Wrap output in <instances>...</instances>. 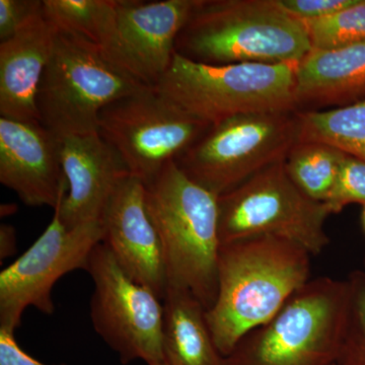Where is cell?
Wrapping results in <instances>:
<instances>
[{
  "label": "cell",
  "instance_id": "cell-1",
  "mask_svg": "<svg viewBox=\"0 0 365 365\" xmlns=\"http://www.w3.org/2000/svg\"><path fill=\"white\" fill-rule=\"evenodd\" d=\"M311 257L299 245L279 237H252L222 245L217 297L205 316L223 359L246 334L267 323L311 280Z\"/></svg>",
  "mask_w": 365,
  "mask_h": 365
},
{
  "label": "cell",
  "instance_id": "cell-2",
  "mask_svg": "<svg viewBox=\"0 0 365 365\" xmlns=\"http://www.w3.org/2000/svg\"><path fill=\"white\" fill-rule=\"evenodd\" d=\"M312 51L304 23L276 0H197L176 44L200 63H299Z\"/></svg>",
  "mask_w": 365,
  "mask_h": 365
},
{
  "label": "cell",
  "instance_id": "cell-3",
  "mask_svg": "<svg viewBox=\"0 0 365 365\" xmlns=\"http://www.w3.org/2000/svg\"><path fill=\"white\" fill-rule=\"evenodd\" d=\"M146 187V205L162 242L168 287L187 290L206 311L218 290V196L170 162Z\"/></svg>",
  "mask_w": 365,
  "mask_h": 365
},
{
  "label": "cell",
  "instance_id": "cell-4",
  "mask_svg": "<svg viewBox=\"0 0 365 365\" xmlns=\"http://www.w3.org/2000/svg\"><path fill=\"white\" fill-rule=\"evenodd\" d=\"M348 309L347 279H311L267 323L246 334L225 365L337 364Z\"/></svg>",
  "mask_w": 365,
  "mask_h": 365
},
{
  "label": "cell",
  "instance_id": "cell-5",
  "mask_svg": "<svg viewBox=\"0 0 365 365\" xmlns=\"http://www.w3.org/2000/svg\"><path fill=\"white\" fill-rule=\"evenodd\" d=\"M297 64L212 66L176 53L155 88L182 111L215 125L240 115L292 112Z\"/></svg>",
  "mask_w": 365,
  "mask_h": 365
},
{
  "label": "cell",
  "instance_id": "cell-6",
  "mask_svg": "<svg viewBox=\"0 0 365 365\" xmlns=\"http://www.w3.org/2000/svg\"><path fill=\"white\" fill-rule=\"evenodd\" d=\"M145 86L106 58L97 45L57 32L38 93L40 123L58 139L98 133L105 108Z\"/></svg>",
  "mask_w": 365,
  "mask_h": 365
},
{
  "label": "cell",
  "instance_id": "cell-7",
  "mask_svg": "<svg viewBox=\"0 0 365 365\" xmlns=\"http://www.w3.org/2000/svg\"><path fill=\"white\" fill-rule=\"evenodd\" d=\"M284 160L218 197L222 245L274 237L295 242L317 256L330 244L325 228L331 215L328 208L292 182Z\"/></svg>",
  "mask_w": 365,
  "mask_h": 365
},
{
  "label": "cell",
  "instance_id": "cell-8",
  "mask_svg": "<svg viewBox=\"0 0 365 365\" xmlns=\"http://www.w3.org/2000/svg\"><path fill=\"white\" fill-rule=\"evenodd\" d=\"M297 141L299 118L292 112L240 115L211 125L176 163L190 179L220 197L284 160Z\"/></svg>",
  "mask_w": 365,
  "mask_h": 365
},
{
  "label": "cell",
  "instance_id": "cell-9",
  "mask_svg": "<svg viewBox=\"0 0 365 365\" xmlns=\"http://www.w3.org/2000/svg\"><path fill=\"white\" fill-rule=\"evenodd\" d=\"M210 126L182 111L155 86L117 100L98 117L100 135L116 151L129 175L145 186Z\"/></svg>",
  "mask_w": 365,
  "mask_h": 365
},
{
  "label": "cell",
  "instance_id": "cell-10",
  "mask_svg": "<svg viewBox=\"0 0 365 365\" xmlns=\"http://www.w3.org/2000/svg\"><path fill=\"white\" fill-rule=\"evenodd\" d=\"M86 271L93 283V329L119 355L121 364L137 359L148 365L165 361L163 300L129 278L103 242L91 252Z\"/></svg>",
  "mask_w": 365,
  "mask_h": 365
},
{
  "label": "cell",
  "instance_id": "cell-11",
  "mask_svg": "<svg viewBox=\"0 0 365 365\" xmlns=\"http://www.w3.org/2000/svg\"><path fill=\"white\" fill-rule=\"evenodd\" d=\"M104 235L103 220L68 228L54 211L42 235L0 273V329L14 332L28 307L47 316L54 314L55 284L72 271L86 270Z\"/></svg>",
  "mask_w": 365,
  "mask_h": 365
},
{
  "label": "cell",
  "instance_id": "cell-12",
  "mask_svg": "<svg viewBox=\"0 0 365 365\" xmlns=\"http://www.w3.org/2000/svg\"><path fill=\"white\" fill-rule=\"evenodd\" d=\"M196 1L117 0L116 25L103 54L141 85L157 86Z\"/></svg>",
  "mask_w": 365,
  "mask_h": 365
},
{
  "label": "cell",
  "instance_id": "cell-13",
  "mask_svg": "<svg viewBox=\"0 0 365 365\" xmlns=\"http://www.w3.org/2000/svg\"><path fill=\"white\" fill-rule=\"evenodd\" d=\"M103 242L126 275L165 299L167 271L162 242L146 205V187L126 176L118 185L104 216Z\"/></svg>",
  "mask_w": 365,
  "mask_h": 365
},
{
  "label": "cell",
  "instance_id": "cell-14",
  "mask_svg": "<svg viewBox=\"0 0 365 365\" xmlns=\"http://www.w3.org/2000/svg\"><path fill=\"white\" fill-rule=\"evenodd\" d=\"M0 182L26 205L56 207L67 193L59 139L41 123L0 118Z\"/></svg>",
  "mask_w": 365,
  "mask_h": 365
},
{
  "label": "cell",
  "instance_id": "cell-15",
  "mask_svg": "<svg viewBox=\"0 0 365 365\" xmlns=\"http://www.w3.org/2000/svg\"><path fill=\"white\" fill-rule=\"evenodd\" d=\"M60 163L67 193L54 208L66 227L103 220L106 208L128 170L114 148L100 135L59 139Z\"/></svg>",
  "mask_w": 365,
  "mask_h": 365
},
{
  "label": "cell",
  "instance_id": "cell-16",
  "mask_svg": "<svg viewBox=\"0 0 365 365\" xmlns=\"http://www.w3.org/2000/svg\"><path fill=\"white\" fill-rule=\"evenodd\" d=\"M57 31L42 7L11 39L0 43V115L40 123L37 98Z\"/></svg>",
  "mask_w": 365,
  "mask_h": 365
},
{
  "label": "cell",
  "instance_id": "cell-17",
  "mask_svg": "<svg viewBox=\"0 0 365 365\" xmlns=\"http://www.w3.org/2000/svg\"><path fill=\"white\" fill-rule=\"evenodd\" d=\"M365 95V42L312 50L297 64V106L343 105Z\"/></svg>",
  "mask_w": 365,
  "mask_h": 365
},
{
  "label": "cell",
  "instance_id": "cell-18",
  "mask_svg": "<svg viewBox=\"0 0 365 365\" xmlns=\"http://www.w3.org/2000/svg\"><path fill=\"white\" fill-rule=\"evenodd\" d=\"M163 304V349L169 365H225L206 309L189 292L168 287Z\"/></svg>",
  "mask_w": 365,
  "mask_h": 365
},
{
  "label": "cell",
  "instance_id": "cell-19",
  "mask_svg": "<svg viewBox=\"0 0 365 365\" xmlns=\"http://www.w3.org/2000/svg\"><path fill=\"white\" fill-rule=\"evenodd\" d=\"M299 141H316L365 163V100L297 114Z\"/></svg>",
  "mask_w": 365,
  "mask_h": 365
},
{
  "label": "cell",
  "instance_id": "cell-20",
  "mask_svg": "<svg viewBox=\"0 0 365 365\" xmlns=\"http://www.w3.org/2000/svg\"><path fill=\"white\" fill-rule=\"evenodd\" d=\"M42 14L57 32L79 36L102 50L114 32L117 0H42Z\"/></svg>",
  "mask_w": 365,
  "mask_h": 365
},
{
  "label": "cell",
  "instance_id": "cell-21",
  "mask_svg": "<svg viewBox=\"0 0 365 365\" xmlns=\"http://www.w3.org/2000/svg\"><path fill=\"white\" fill-rule=\"evenodd\" d=\"M345 157L344 153L328 144L297 141L285 158V170L307 196L325 202Z\"/></svg>",
  "mask_w": 365,
  "mask_h": 365
},
{
  "label": "cell",
  "instance_id": "cell-22",
  "mask_svg": "<svg viewBox=\"0 0 365 365\" xmlns=\"http://www.w3.org/2000/svg\"><path fill=\"white\" fill-rule=\"evenodd\" d=\"M312 50H334L365 42V0L342 11L304 23Z\"/></svg>",
  "mask_w": 365,
  "mask_h": 365
},
{
  "label": "cell",
  "instance_id": "cell-23",
  "mask_svg": "<svg viewBox=\"0 0 365 365\" xmlns=\"http://www.w3.org/2000/svg\"><path fill=\"white\" fill-rule=\"evenodd\" d=\"M349 283V309L344 341L341 349V365H365V272L354 271Z\"/></svg>",
  "mask_w": 365,
  "mask_h": 365
},
{
  "label": "cell",
  "instance_id": "cell-24",
  "mask_svg": "<svg viewBox=\"0 0 365 365\" xmlns=\"http://www.w3.org/2000/svg\"><path fill=\"white\" fill-rule=\"evenodd\" d=\"M325 205L330 215L340 213L350 204L365 205V163L346 155Z\"/></svg>",
  "mask_w": 365,
  "mask_h": 365
},
{
  "label": "cell",
  "instance_id": "cell-25",
  "mask_svg": "<svg viewBox=\"0 0 365 365\" xmlns=\"http://www.w3.org/2000/svg\"><path fill=\"white\" fill-rule=\"evenodd\" d=\"M42 7V0H0V43L11 39Z\"/></svg>",
  "mask_w": 365,
  "mask_h": 365
},
{
  "label": "cell",
  "instance_id": "cell-26",
  "mask_svg": "<svg viewBox=\"0 0 365 365\" xmlns=\"http://www.w3.org/2000/svg\"><path fill=\"white\" fill-rule=\"evenodd\" d=\"M281 9L302 23L321 20L352 6L356 0H276Z\"/></svg>",
  "mask_w": 365,
  "mask_h": 365
},
{
  "label": "cell",
  "instance_id": "cell-27",
  "mask_svg": "<svg viewBox=\"0 0 365 365\" xmlns=\"http://www.w3.org/2000/svg\"><path fill=\"white\" fill-rule=\"evenodd\" d=\"M0 365H46L24 351L14 332L0 329ZM66 365V364H61Z\"/></svg>",
  "mask_w": 365,
  "mask_h": 365
},
{
  "label": "cell",
  "instance_id": "cell-28",
  "mask_svg": "<svg viewBox=\"0 0 365 365\" xmlns=\"http://www.w3.org/2000/svg\"><path fill=\"white\" fill-rule=\"evenodd\" d=\"M16 252V230L13 225L2 223L0 227V258H9Z\"/></svg>",
  "mask_w": 365,
  "mask_h": 365
},
{
  "label": "cell",
  "instance_id": "cell-29",
  "mask_svg": "<svg viewBox=\"0 0 365 365\" xmlns=\"http://www.w3.org/2000/svg\"><path fill=\"white\" fill-rule=\"evenodd\" d=\"M361 222H362V227H364V230L365 232V205H364V211H362Z\"/></svg>",
  "mask_w": 365,
  "mask_h": 365
},
{
  "label": "cell",
  "instance_id": "cell-30",
  "mask_svg": "<svg viewBox=\"0 0 365 365\" xmlns=\"http://www.w3.org/2000/svg\"><path fill=\"white\" fill-rule=\"evenodd\" d=\"M150 365H169V364H168L167 362H165V361H163V362H157V364H153Z\"/></svg>",
  "mask_w": 365,
  "mask_h": 365
},
{
  "label": "cell",
  "instance_id": "cell-31",
  "mask_svg": "<svg viewBox=\"0 0 365 365\" xmlns=\"http://www.w3.org/2000/svg\"><path fill=\"white\" fill-rule=\"evenodd\" d=\"M333 365H341V364H333Z\"/></svg>",
  "mask_w": 365,
  "mask_h": 365
},
{
  "label": "cell",
  "instance_id": "cell-32",
  "mask_svg": "<svg viewBox=\"0 0 365 365\" xmlns=\"http://www.w3.org/2000/svg\"><path fill=\"white\" fill-rule=\"evenodd\" d=\"M364 272H365V271H364Z\"/></svg>",
  "mask_w": 365,
  "mask_h": 365
}]
</instances>
